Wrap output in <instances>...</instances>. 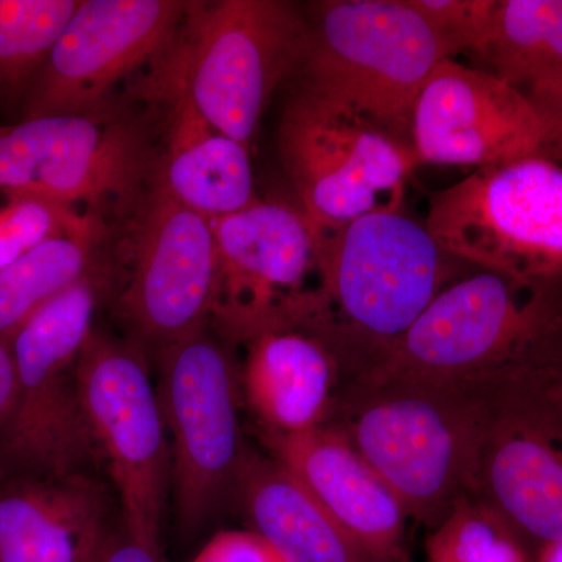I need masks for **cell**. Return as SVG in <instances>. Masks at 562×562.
I'll list each match as a JSON object with an SVG mask.
<instances>
[{
	"mask_svg": "<svg viewBox=\"0 0 562 562\" xmlns=\"http://www.w3.org/2000/svg\"><path fill=\"white\" fill-rule=\"evenodd\" d=\"M103 546H105V543H103ZM103 546L99 547V549L94 550V552L88 553L87 557L80 558V560L76 561V562H99V561H101Z\"/></svg>",
	"mask_w": 562,
	"mask_h": 562,
	"instance_id": "33",
	"label": "cell"
},
{
	"mask_svg": "<svg viewBox=\"0 0 562 562\" xmlns=\"http://www.w3.org/2000/svg\"><path fill=\"white\" fill-rule=\"evenodd\" d=\"M103 279L92 272L46 303L10 341L16 392L0 432V473H90L99 457L77 386V362L92 335Z\"/></svg>",
	"mask_w": 562,
	"mask_h": 562,
	"instance_id": "7",
	"label": "cell"
},
{
	"mask_svg": "<svg viewBox=\"0 0 562 562\" xmlns=\"http://www.w3.org/2000/svg\"><path fill=\"white\" fill-rule=\"evenodd\" d=\"M277 147L316 238L366 214L401 211L419 166L409 144L303 87L281 113Z\"/></svg>",
	"mask_w": 562,
	"mask_h": 562,
	"instance_id": "8",
	"label": "cell"
},
{
	"mask_svg": "<svg viewBox=\"0 0 562 562\" xmlns=\"http://www.w3.org/2000/svg\"><path fill=\"white\" fill-rule=\"evenodd\" d=\"M183 0H80L22 99V120L105 105L124 80L160 60L190 11Z\"/></svg>",
	"mask_w": 562,
	"mask_h": 562,
	"instance_id": "14",
	"label": "cell"
},
{
	"mask_svg": "<svg viewBox=\"0 0 562 562\" xmlns=\"http://www.w3.org/2000/svg\"><path fill=\"white\" fill-rule=\"evenodd\" d=\"M146 109L110 101L79 114L32 117L0 125V190L80 210L133 214L154 188L166 135Z\"/></svg>",
	"mask_w": 562,
	"mask_h": 562,
	"instance_id": "5",
	"label": "cell"
},
{
	"mask_svg": "<svg viewBox=\"0 0 562 562\" xmlns=\"http://www.w3.org/2000/svg\"><path fill=\"white\" fill-rule=\"evenodd\" d=\"M562 366V283L473 268L454 279L364 371L482 395ZM357 375V373H355Z\"/></svg>",
	"mask_w": 562,
	"mask_h": 562,
	"instance_id": "1",
	"label": "cell"
},
{
	"mask_svg": "<svg viewBox=\"0 0 562 562\" xmlns=\"http://www.w3.org/2000/svg\"><path fill=\"white\" fill-rule=\"evenodd\" d=\"M132 271L121 316L136 346L160 353L206 327L220 280V254L206 217L151 188L133 216Z\"/></svg>",
	"mask_w": 562,
	"mask_h": 562,
	"instance_id": "15",
	"label": "cell"
},
{
	"mask_svg": "<svg viewBox=\"0 0 562 562\" xmlns=\"http://www.w3.org/2000/svg\"><path fill=\"white\" fill-rule=\"evenodd\" d=\"M106 228L57 236L0 269V339L9 342L33 314L94 272Z\"/></svg>",
	"mask_w": 562,
	"mask_h": 562,
	"instance_id": "22",
	"label": "cell"
},
{
	"mask_svg": "<svg viewBox=\"0 0 562 562\" xmlns=\"http://www.w3.org/2000/svg\"><path fill=\"white\" fill-rule=\"evenodd\" d=\"M342 368L322 336L280 328L247 342L241 382L262 432L295 435L324 427Z\"/></svg>",
	"mask_w": 562,
	"mask_h": 562,
	"instance_id": "19",
	"label": "cell"
},
{
	"mask_svg": "<svg viewBox=\"0 0 562 562\" xmlns=\"http://www.w3.org/2000/svg\"><path fill=\"white\" fill-rule=\"evenodd\" d=\"M77 386L92 441L120 494L125 531L161 547L171 450L146 351L92 331L77 362Z\"/></svg>",
	"mask_w": 562,
	"mask_h": 562,
	"instance_id": "10",
	"label": "cell"
},
{
	"mask_svg": "<svg viewBox=\"0 0 562 562\" xmlns=\"http://www.w3.org/2000/svg\"><path fill=\"white\" fill-rule=\"evenodd\" d=\"M427 562H532L512 528L473 495H464L425 542Z\"/></svg>",
	"mask_w": 562,
	"mask_h": 562,
	"instance_id": "25",
	"label": "cell"
},
{
	"mask_svg": "<svg viewBox=\"0 0 562 562\" xmlns=\"http://www.w3.org/2000/svg\"><path fill=\"white\" fill-rule=\"evenodd\" d=\"M80 0H0V98L24 99Z\"/></svg>",
	"mask_w": 562,
	"mask_h": 562,
	"instance_id": "24",
	"label": "cell"
},
{
	"mask_svg": "<svg viewBox=\"0 0 562 562\" xmlns=\"http://www.w3.org/2000/svg\"><path fill=\"white\" fill-rule=\"evenodd\" d=\"M211 225L220 280L210 321L222 336L247 344L280 328L313 330L319 316V254L301 209L258 199Z\"/></svg>",
	"mask_w": 562,
	"mask_h": 562,
	"instance_id": "12",
	"label": "cell"
},
{
	"mask_svg": "<svg viewBox=\"0 0 562 562\" xmlns=\"http://www.w3.org/2000/svg\"><path fill=\"white\" fill-rule=\"evenodd\" d=\"M520 91L547 125L550 138V160L562 162V69H549L525 81Z\"/></svg>",
	"mask_w": 562,
	"mask_h": 562,
	"instance_id": "28",
	"label": "cell"
},
{
	"mask_svg": "<svg viewBox=\"0 0 562 562\" xmlns=\"http://www.w3.org/2000/svg\"><path fill=\"white\" fill-rule=\"evenodd\" d=\"M484 405L471 495L532 558L562 541V380L522 376L491 392Z\"/></svg>",
	"mask_w": 562,
	"mask_h": 562,
	"instance_id": "13",
	"label": "cell"
},
{
	"mask_svg": "<svg viewBox=\"0 0 562 562\" xmlns=\"http://www.w3.org/2000/svg\"><path fill=\"white\" fill-rule=\"evenodd\" d=\"M262 441L273 461L324 506L376 562H401L406 520L397 495L349 442L328 427L272 435Z\"/></svg>",
	"mask_w": 562,
	"mask_h": 562,
	"instance_id": "17",
	"label": "cell"
},
{
	"mask_svg": "<svg viewBox=\"0 0 562 562\" xmlns=\"http://www.w3.org/2000/svg\"><path fill=\"white\" fill-rule=\"evenodd\" d=\"M192 562H284L254 531H222Z\"/></svg>",
	"mask_w": 562,
	"mask_h": 562,
	"instance_id": "29",
	"label": "cell"
},
{
	"mask_svg": "<svg viewBox=\"0 0 562 562\" xmlns=\"http://www.w3.org/2000/svg\"><path fill=\"white\" fill-rule=\"evenodd\" d=\"M158 401L172 436L177 514L195 527L235 494L250 450L244 443L238 384L224 342L206 327L157 355Z\"/></svg>",
	"mask_w": 562,
	"mask_h": 562,
	"instance_id": "11",
	"label": "cell"
},
{
	"mask_svg": "<svg viewBox=\"0 0 562 562\" xmlns=\"http://www.w3.org/2000/svg\"><path fill=\"white\" fill-rule=\"evenodd\" d=\"M106 228L105 222L69 206L0 190V269L57 236Z\"/></svg>",
	"mask_w": 562,
	"mask_h": 562,
	"instance_id": "26",
	"label": "cell"
},
{
	"mask_svg": "<svg viewBox=\"0 0 562 562\" xmlns=\"http://www.w3.org/2000/svg\"><path fill=\"white\" fill-rule=\"evenodd\" d=\"M424 225L472 268L562 283V165L527 158L475 169L431 195Z\"/></svg>",
	"mask_w": 562,
	"mask_h": 562,
	"instance_id": "9",
	"label": "cell"
},
{
	"mask_svg": "<svg viewBox=\"0 0 562 562\" xmlns=\"http://www.w3.org/2000/svg\"><path fill=\"white\" fill-rule=\"evenodd\" d=\"M99 562H165V558L161 547L140 542L124 530L117 538H106Z\"/></svg>",
	"mask_w": 562,
	"mask_h": 562,
	"instance_id": "30",
	"label": "cell"
},
{
	"mask_svg": "<svg viewBox=\"0 0 562 562\" xmlns=\"http://www.w3.org/2000/svg\"><path fill=\"white\" fill-rule=\"evenodd\" d=\"M105 497L90 473H0V562H76L106 541Z\"/></svg>",
	"mask_w": 562,
	"mask_h": 562,
	"instance_id": "18",
	"label": "cell"
},
{
	"mask_svg": "<svg viewBox=\"0 0 562 562\" xmlns=\"http://www.w3.org/2000/svg\"><path fill=\"white\" fill-rule=\"evenodd\" d=\"M316 239L319 316L313 331L349 376L364 371L468 272L460 269L469 265L401 211L366 214Z\"/></svg>",
	"mask_w": 562,
	"mask_h": 562,
	"instance_id": "4",
	"label": "cell"
},
{
	"mask_svg": "<svg viewBox=\"0 0 562 562\" xmlns=\"http://www.w3.org/2000/svg\"><path fill=\"white\" fill-rule=\"evenodd\" d=\"M16 375H14L13 355L10 344L0 339V432L9 420L13 409Z\"/></svg>",
	"mask_w": 562,
	"mask_h": 562,
	"instance_id": "31",
	"label": "cell"
},
{
	"mask_svg": "<svg viewBox=\"0 0 562 562\" xmlns=\"http://www.w3.org/2000/svg\"><path fill=\"white\" fill-rule=\"evenodd\" d=\"M484 417L471 392L362 372L339 386L324 427L371 465L409 519L435 528L471 495Z\"/></svg>",
	"mask_w": 562,
	"mask_h": 562,
	"instance_id": "2",
	"label": "cell"
},
{
	"mask_svg": "<svg viewBox=\"0 0 562 562\" xmlns=\"http://www.w3.org/2000/svg\"><path fill=\"white\" fill-rule=\"evenodd\" d=\"M532 562H562V541L542 547L532 557Z\"/></svg>",
	"mask_w": 562,
	"mask_h": 562,
	"instance_id": "32",
	"label": "cell"
},
{
	"mask_svg": "<svg viewBox=\"0 0 562 562\" xmlns=\"http://www.w3.org/2000/svg\"><path fill=\"white\" fill-rule=\"evenodd\" d=\"M308 24L283 0L191 2L144 94L183 105L250 146L277 88L297 74Z\"/></svg>",
	"mask_w": 562,
	"mask_h": 562,
	"instance_id": "3",
	"label": "cell"
},
{
	"mask_svg": "<svg viewBox=\"0 0 562 562\" xmlns=\"http://www.w3.org/2000/svg\"><path fill=\"white\" fill-rule=\"evenodd\" d=\"M165 149L154 187L214 221L258 201L249 146L214 131L183 105H166Z\"/></svg>",
	"mask_w": 562,
	"mask_h": 562,
	"instance_id": "20",
	"label": "cell"
},
{
	"mask_svg": "<svg viewBox=\"0 0 562 562\" xmlns=\"http://www.w3.org/2000/svg\"><path fill=\"white\" fill-rule=\"evenodd\" d=\"M480 68L520 88L536 74L562 69V0H497Z\"/></svg>",
	"mask_w": 562,
	"mask_h": 562,
	"instance_id": "23",
	"label": "cell"
},
{
	"mask_svg": "<svg viewBox=\"0 0 562 562\" xmlns=\"http://www.w3.org/2000/svg\"><path fill=\"white\" fill-rule=\"evenodd\" d=\"M305 16L301 87L412 146L414 106L447 60L427 22L408 0H324Z\"/></svg>",
	"mask_w": 562,
	"mask_h": 562,
	"instance_id": "6",
	"label": "cell"
},
{
	"mask_svg": "<svg viewBox=\"0 0 562 562\" xmlns=\"http://www.w3.org/2000/svg\"><path fill=\"white\" fill-rule=\"evenodd\" d=\"M412 146L419 165L482 169L550 160L549 131L530 99L490 70L454 60L439 63L422 88Z\"/></svg>",
	"mask_w": 562,
	"mask_h": 562,
	"instance_id": "16",
	"label": "cell"
},
{
	"mask_svg": "<svg viewBox=\"0 0 562 562\" xmlns=\"http://www.w3.org/2000/svg\"><path fill=\"white\" fill-rule=\"evenodd\" d=\"M235 494L251 531L284 562H376L273 460L250 452Z\"/></svg>",
	"mask_w": 562,
	"mask_h": 562,
	"instance_id": "21",
	"label": "cell"
},
{
	"mask_svg": "<svg viewBox=\"0 0 562 562\" xmlns=\"http://www.w3.org/2000/svg\"><path fill=\"white\" fill-rule=\"evenodd\" d=\"M435 33L447 60L460 54L473 57L490 38L497 0H408Z\"/></svg>",
	"mask_w": 562,
	"mask_h": 562,
	"instance_id": "27",
	"label": "cell"
}]
</instances>
